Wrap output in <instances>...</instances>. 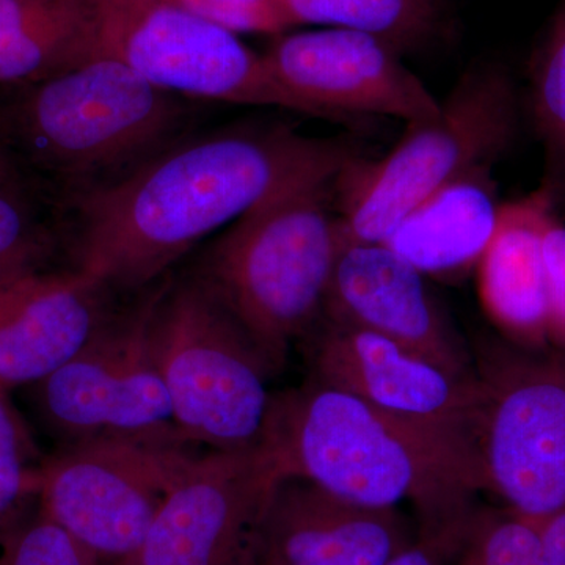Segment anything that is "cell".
I'll list each match as a JSON object with an SVG mask.
<instances>
[{
    "mask_svg": "<svg viewBox=\"0 0 565 565\" xmlns=\"http://www.w3.org/2000/svg\"><path fill=\"white\" fill-rule=\"evenodd\" d=\"M352 141L280 121L189 134L114 184L55 210L71 269L109 291L150 288L200 241L297 182L359 161Z\"/></svg>",
    "mask_w": 565,
    "mask_h": 565,
    "instance_id": "cell-1",
    "label": "cell"
},
{
    "mask_svg": "<svg viewBox=\"0 0 565 565\" xmlns=\"http://www.w3.org/2000/svg\"><path fill=\"white\" fill-rule=\"evenodd\" d=\"M266 444L288 476L367 508H414L418 534H457L482 492L473 445L308 377L275 393Z\"/></svg>",
    "mask_w": 565,
    "mask_h": 565,
    "instance_id": "cell-2",
    "label": "cell"
},
{
    "mask_svg": "<svg viewBox=\"0 0 565 565\" xmlns=\"http://www.w3.org/2000/svg\"><path fill=\"white\" fill-rule=\"evenodd\" d=\"M199 102L111 58L0 88V143L52 211L114 184L193 132Z\"/></svg>",
    "mask_w": 565,
    "mask_h": 565,
    "instance_id": "cell-3",
    "label": "cell"
},
{
    "mask_svg": "<svg viewBox=\"0 0 565 565\" xmlns=\"http://www.w3.org/2000/svg\"><path fill=\"white\" fill-rule=\"evenodd\" d=\"M343 172L318 174L253 207L189 267L255 341L275 373L321 321L338 245Z\"/></svg>",
    "mask_w": 565,
    "mask_h": 565,
    "instance_id": "cell-4",
    "label": "cell"
},
{
    "mask_svg": "<svg viewBox=\"0 0 565 565\" xmlns=\"http://www.w3.org/2000/svg\"><path fill=\"white\" fill-rule=\"evenodd\" d=\"M519 134V99L500 65L462 74L440 111L408 122L403 139L379 162L345 167L337 181L338 245L382 244L393 230L444 185L476 167L494 166Z\"/></svg>",
    "mask_w": 565,
    "mask_h": 565,
    "instance_id": "cell-5",
    "label": "cell"
},
{
    "mask_svg": "<svg viewBox=\"0 0 565 565\" xmlns=\"http://www.w3.org/2000/svg\"><path fill=\"white\" fill-rule=\"evenodd\" d=\"M150 351L184 437L211 451L266 444L275 375L241 323L193 275H167Z\"/></svg>",
    "mask_w": 565,
    "mask_h": 565,
    "instance_id": "cell-6",
    "label": "cell"
},
{
    "mask_svg": "<svg viewBox=\"0 0 565 565\" xmlns=\"http://www.w3.org/2000/svg\"><path fill=\"white\" fill-rule=\"evenodd\" d=\"M473 356L482 492L544 522L565 511V351L484 338Z\"/></svg>",
    "mask_w": 565,
    "mask_h": 565,
    "instance_id": "cell-7",
    "label": "cell"
},
{
    "mask_svg": "<svg viewBox=\"0 0 565 565\" xmlns=\"http://www.w3.org/2000/svg\"><path fill=\"white\" fill-rule=\"evenodd\" d=\"M93 58L122 63L195 102L278 107L313 117L239 35L169 0H70Z\"/></svg>",
    "mask_w": 565,
    "mask_h": 565,
    "instance_id": "cell-8",
    "label": "cell"
},
{
    "mask_svg": "<svg viewBox=\"0 0 565 565\" xmlns=\"http://www.w3.org/2000/svg\"><path fill=\"white\" fill-rule=\"evenodd\" d=\"M166 278L115 307L70 362L28 386L36 418L61 448L110 440L199 448L174 419L148 341Z\"/></svg>",
    "mask_w": 565,
    "mask_h": 565,
    "instance_id": "cell-9",
    "label": "cell"
},
{
    "mask_svg": "<svg viewBox=\"0 0 565 565\" xmlns=\"http://www.w3.org/2000/svg\"><path fill=\"white\" fill-rule=\"evenodd\" d=\"M193 446L88 441L58 448L40 473L39 505L103 565L139 553Z\"/></svg>",
    "mask_w": 565,
    "mask_h": 565,
    "instance_id": "cell-10",
    "label": "cell"
},
{
    "mask_svg": "<svg viewBox=\"0 0 565 565\" xmlns=\"http://www.w3.org/2000/svg\"><path fill=\"white\" fill-rule=\"evenodd\" d=\"M285 476L269 444L196 455L163 500L139 553L122 565H255L259 525Z\"/></svg>",
    "mask_w": 565,
    "mask_h": 565,
    "instance_id": "cell-11",
    "label": "cell"
},
{
    "mask_svg": "<svg viewBox=\"0 0 565 565\" xmlns=\"http://www.w3.org/2000/svg\"><path fill=\"white\" fill-rule=\"evenodd\" d=\"M263 55L275 79L321 120L355 125L367 117H393L415 122L440 111L441 99L405 65L404 52L371 32H285Z\"/></svg>",
    "mask_w": 565,
    "mask_h": 565,
    "instance_id": "cell-12",
    "label": "cell"
},
{
    "mask_svg": "<svg viewBox=\"0 0 565 565\" xmlns=\"http://www.w3.org/2000/svg\"><path fill=\"white\" fill-rule=\"evenodd\" d=\"M305 341L311 377L476 448L478 379L457 377L394 341L323 318Z\"/></svg>",
    "mask_w": 565,
    "mask_h": 565,
    "instance_id": "cell-13",
    "label": "cell"
},
{
    "mask_svg": "<svg viewBox=\"0 0 565 565\" xmlns=\"http://www.w3.org/2000/svg\"><path fill=\"white\" fill-rule=\"evenodd\" d=\"M322 318L384 337L457 377H476L473 352L426 277L386 244L341 248Z\"/></svg>",
    "mask_w": 565,
    "mask_h": 565,
    "instance_id": "cell-14",
    "label": "cell"
},
{
    "mask_svg": "<svg viewBox=\"0 0 565 565\" xmlns=\"http://www.w3.org/2000/svg\"><path fill=\"white\" fill-rule=\"evenodd\" d=\"M416 539L399 508L351 503L285 476L264 512L255 565H386Z\"/></svg>",
    "mask_w": 565,
    "mask_h": 565,
    "instance_id": "cell-15",
    "label": "cell"
},
{
    "mask_svg": "<svg viewBox=\"0 0 565 565\" xmlns=\"http://www.w3.org/2000/svg\"><path fill=\"white\" fill-rule=\"evenodd\" d=\"M114 296L71 267L0 282V385L28 388L70 362L114 310Z\"/></svg>",
    "mask_w": 565,
    "mask_h": 565,
    "instance_id": "cell-16",
    "label": "cell"
},
{
    "mask_svg": "<svg viewBox=\"0 0 565 565\" xmlns=\"http://www.w3.org/2000/svg\"><path fill=\"white\" fill-rule=\"evenodd\" d=\"M556 215L542 188L501 204L497 232L476 269L487 315L505 340L525 348L550 345L544 236Z\"/></svg>",
    "mask_w": 565,
    "mask_h": 565,
    "instance_id": "cell-17",
    "label": "cell"
},
{
    "mask_svg": "<svg viewBox=\"0 0 565 565\" xmlns=\"http://www.w3.org/2000/svg\"><path fill=\"white\" fill-rule=\"evenodd\" d=\"M500 211L492 166L476 167L408 212L382 244L426 278L459 280L478 269Z\"/></svg>",
    "mask_w": 565,
    "mask_h": 565,
    "instance_id": "cell-18",
    "label": "cell"
},
{
    "mask_svg": "<svg viewBox=\"0 0 565 565\" xmlns=\"http://www.w3.org/2000/svg\"><path fill=\"white\" fill-rule=\"evenodd\" d=\"M90 61L70 0H0V88L46 81Z\"/></svg>",
    "mask_w": 565,
    "mask_h": 565,
    "instance_id": "cell-19",
    "label": "cell"
},
{
    "mask_svg": "<svg viewBox=\"0 0 565 565\" xmlns=\"http://www.w3.org/2000/svg\"><path fill=\"white\" fill-rule=\"evenodd\" d=\"M292 28L356 29L392 41L404 54L444 35L446 0H270Z\"/></svg>",
    "mask_w": 565,
    "mask_h": 565,
    "instance_id": "cell-20",
    "label": "cell"
},
{
    "mask_svg": "<svg viewBox=\"0 0 565 565\" xmlns=\"http://www.w3.org/2000/svg\"><path fill=\"white\" fill-rule=\"evenodd\" d=\"M531 109L545 150L541 188L565 207V0L531 63Z\"/></svg>",
    "mask_w": 565,
    "mask_h": 565,
    "instance_id": "cell-21",
    "label": "cell"
},
{
    "mask_svg": "<svg viewBox=\"0 0 565 565\" xmlns=\"http://www.w3.org/2000/svg\"><path fill=\"white\" fill-rule=\"evenodd\" d=\"M58 250L54 211L25 185L0 184V282L47 269Z\"/></svg>",
    "mask_w": 565,
    "mask_h": 565,
    "instance_id": "cell-22",
    "label": "cell"
},
{
    "mask_svg": "<svg viewBox=\"0 0 565 565\" xmlns=\"http://www.w3.org/2000/svg\"><path fill=\"white\" fill-rule=\"evenodd\" d=\"M449 565H545L541 526L504 505H476Z\"/></svg>",
    "mask_w": 565,
    "mask_h": 565,
    "instance_id": "cell-23",
    "label": "cell"
},
{
    "mask_svg": "<svg viewBox=\"0 0 565 565\" xmlns=\"http://www.w3.org/2000/svg\"><path fill=\"white\" fill-rule=\"evenodd\" d=\"M9 393L0 385V539L39 501L46 460Z\"/></svg>",
    "mask_w": 565,
    "mask_h": 565,
    "instance_id": "cell-24",
    "label": "cell"
},
{
    "mask_svg": "<svg viewBox=\"0 0 565 565\" xmlns=\"http://www.w3.org/2000/svg\"><path fill=\"white\" fill-rule=\"evenodd\" d=\"M0 565H103L41 511L39 501L0 539Z\"/></svg>",
    "mask_w": 565,
    "mask_h": 565,
    "instance_id": "cell-25",
    "label": "cell"
},
{
    "mask_svg": "<svg viewBox=\"0 0 565 565\" xmlns=\"http://www.w3.org/2000/svg\"><path fill=\"white\" fill-rule=\"evenodd\" d=\"M173 6L237 33L281 35L291 25L270 0H169Z\"/></svg>",
    "mask_w": 565,
    "mask_h": 565,
    "instance_id": "cell-26",
    "label": "cell"
},
{
    "mask_svg": "<svg viewBox=\"0 0 565 565\" xmlns=\"http://www.w3.org/2000/svg\"><path fill=\"white\" fill-rule=\"evenodd\" d=\"M548 343L565 351V225L553 218L544 236Z\"/></svg>",
    "mask_w": 565,
    "mask_h": 565,
    "instance_id": "cell-27",
    "label": "cell"
},
{
    "mask_svg": "<svg viewBox=\"0 0 565 565\" xmlns=\"http://www.w3.org/2000/svg\"><path fill=\"white\" fill-rule=\"evenodd\" d=\"M456 535H423L386 565H449Z\"/></svg>",
    "mask_w": 565,
    "mask_h": 565,
    "instance_id": "cell-28",
    "label": "cell"
},
{
    "mask_svg": "<svg viewBox=\"0 0 565 565\" xmlns=\"http://www.w3.org/2000/svg\"><path fill=\"white\" fill-rule=\"evenodd\" d=\"M541 526L545 565H565V511L550 516Z\"/></svg>",
    "mask_w": 565,
    "mask_h": 565,
    "instance_id": "cell-29",
    "label": "cell"
},
{
    "mask_svg": "<svg viewBox=\"0 0 565 565\" xmlns=\"http://www.w3.org/2000/svg\"><path fill=\"white\" fill-rule=\"evenodd\" d=\"M0 184L25 185V188L32 189L11 161L10 156L3 150L2 143H0Z\"/></svg>",
    "mask_w": 565,
    "mask_h": 565,
    "instance_id": "cell-30",
    "label": "cell"
}]
</instances>
